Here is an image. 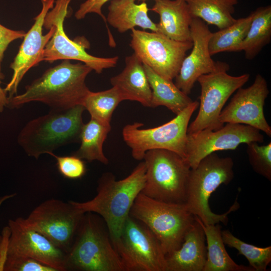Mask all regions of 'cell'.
Returning <instances> with one entry per match:
<instances>
[{
  "label": "cell",
  "instance_id": "obj_1",
  "mask_svg": "<svg viewBox=\"0 0 271 271\" xmlns=\"http://www.w3.org/2000/svg\"><path fill=\"white\" fill-rule=\"evenodd\" d=\"M92 70L83 63H72L69 60H63L26 86L23 93L9 98L8 106L20 108L33 101L42 102L52 110L82 105L90 91L85 79Z\"/></svg>",
  "mask_w": 271,
  "mask_h": 271
},
{
  "label": "cell",
  "instance_id": "obj_2",
  "mask_svg": "<svg viewBox=\"0 0 271 271\" xmlns=\"http://www.w3.org/2000/svg\"><path fill=\"white\" fill-rule=\"evenodd\" d=\"M145 173L144 161L122 180H116L112 173H105L98 180L97 194L93 199L83 202L70 201L84 213H95L102 217L113 244L119 237L136 198L144 187Z\"/></svg>",
  "mask_w": 271,
  "mask_h": 271
},
{
  "label": "cell",
  "instance_id": "obj_3",
  "mask_svg": "<svg viewBox=\"0 0 271 271\" xmlns=\"http://www.w3.org/2000/svg\"><path fill=\"white\" fill-rule=\"evenodd\" d=\"M85 110L78 105L65 110H52L28 122L20 131L19 145L28 156L38 159L62 146L79 141Z\"/></svg>",
  "mask_w": 271,
  "mask_h": 271
},
{
  "label": "cell",
  "instance_id": "obj_4",
  "mask_svg": "<svg viewBox=\"0 0 271 271\" xmlns=\"http://www.w3.org/2000/svg\"><path fill=\"white\" fill-rule=\"evenodd\" d=\"M234 163L230 157H220L216 152L203 158L194 168H191L186 188L185 205L189 211L204 225L222 222L227 224L228 215L236 210V201L225 213H213L209 205L211 195L221 184H228L234 178Z\"/></svg>",
  "mask_w": 271,
  "mask_h": 271
},
{
  "label": "cell",
  "instance_id": "obj_5",
  "mask_svg": "<svg viewBox=\"0 0 271 271\" xmlns=\"http://www.w3.org/2000/svg\"><path fill=\"white\" fill-rule=\"evenodd\" d=\"M66 270L124 271L108 231L99 218L85 213L74 241L66 253Z\"/></svg>",
  "mask_w": 271,
  "mask_h": 271
},
{
  "label": "cell",
  "instance_id": "obj_6",
  "mask_svg": "<svg viewBox=\"0 0 271 271\" xmlns=\"http://www.w3.org/2000/svg\"><path fill=\"white\" fill-rule=\"evenodd\" d=\"M129 215L145 225L159 241L167 255L178 249L195 220L185 204L158 201L140 193Z\"/></svg>",
  "mask_w": 271,
  "mask_h": 271
},
{
  "label": "cell",
  "instance_id": "obj_7",
  "mask_svg": "<svg viewBox=\"0 0 271 271\" xmlns=\"http://www.w3.org/2000/svg\"><path fill=\"white\" fill-rule=\"evenodd\" d=\"M143 160L146 181L141 193L158 201L185 204L191 169L186 160L174 152L163 149L147 151Z\"/></svg>",
  "mask_w": 271,
  "mask_h": 271
},
{
  "label": "cell",
  "instance_id": "obj_8",
  "mask_svg": "<svg viewBox=\"0 0 271 271\" xmlns=\"http://www.w3.org/2000/svg\"><path fill=\"white\" fill-rule=\"evenodd\" d=\"M199 106L198 101H193L175 118L157 127L142 128L143 123L138 122L125 125L122 137L131 149L132 157L141 161L147 151L163 149L174 152L185 159L189 122Z\"/></svg>",
  "mask_w": 271,
  "mask_h": 271
},
{
  "label": "cell",
  "instance_id": "obj_9",
  "mask_svg": "<svg viewBox=\"0 0 271 271\" xmlns=\"http://www.w3.org/2000/svg\"><path fill=\"white\" fill-rule=\"evenodd\" d=\"M229 65L217 61V66L213 72L202 75L197 81L201 87L198 113L188 127L187 133L208 129L216 130L224 124L219 120V115L230 96L242 87L249 79L247 73L231 76L227 73Z\"/></svg>",
  "mask_w": 271,
  "mask_h": 271
},
{
  "label": "cell",
  "instance_id": "obj_10",
  "mask_svg": "<svg viewBox=\"0 0 271 271\" xmlns=\"http://www.w3.org/2000/svg\"><path fill=\"white\" fill-rule=\"evenodd\" d=\"M113 245L124 271H166V255L159 241L145 225L130 215Z\"/></svg>",
  "mask_w": 271,
  "mask_h": 271
},
{
  "label": "cell",
  "instance_id": "obj_11",
  "mask_svg": "<svg viewBox=\"0 0 271 271\" xmlns=\"http://www.w3.org/2000/svg\"><path fill=\"white\" fill-rule=\"evenodd\" d=\"M71 1H55L54 7L45 17V28L49 30L52 26H54L55 30L44 49L42 61L52 63L59 60H77L84 63L98 74H100L105 69L114 67L118 60V56L102 58L92 56L85 50L89 46L86 40H72L66 34L63 24Z\"/></svg>",
  "mask_w": 271,
  "mask_h": 271
},
{
  "label": "cell",
  "instance_id": "obj_12",
  "mask_svg": "<svg viewBox=\"0 0 271 271\" xmlns=\"http://www.w3.org/2000/svg\"><path fill=\"white\" fill-rule=\"evenodd\" d=\"M85 213L70 201L51 199L35 207L24 223L42 234L67 253L75 239Z\"/></svg>",
  "mask_w": 271,
  "mask_h": 271
},
{
  "label": "cell",
  "instance_id": "obj_13",
  "mask_svg": "<svg viewBox=\"0 0 271 271\" xmlns=\"http://www.w3.org/2000/svg\"><path fill=\"white\" fill-rule=\"evenodd\" d=\"M130 46L143 64L161 76L173 80L178 75L192 41L180 42L157 32L131 29Z\"/></svg>",
  "mask_w": 271,
  "mask_h": 271
},
{
  "label": "cell",
  "instance_id": "obj_14",
  "mask_svg": "<svg viewBox=\"0 0 271 271\" xmlns=\"http://www.w3.org/2000/svg\"><path fill=\"white\" fill-rule=\"evenodd\" d=\"M260 130L249 125L226 123L216 130L204 129L187 133L185 160L194 168L207 155L222 150H233L241 144L263 143Z\"/></svg>",
  "mask_w": 271,
  "mask_h": 271
},
{
  "label": "cell",
  "instance_id": "obj_15",
  "mask_svg": "<svg viewBox=\"0 0 271 271\" xmlns=\"http://www.w3.org/2000/svg\"><path fill=\"white\" fill-rule=\"evenodd\" d=\"M229 104L222 109L219 120L223 123L247 125L271 137V127L264 114L263 106L269 91L265 78L256 75L253 84L247 88L240 87Z\"/></svg>",
  "mask_w": 271,
  "mask_h": 271
},
{
  "label": "cell",
  "instance_id": "obj_16",
  "mask_svg": "<svg viewBox=\"0 0 271 271\" xmlns=\"http://www.w3.org/2000/svg\"><path fill=\"white\" fill-rule=\"evenodd\" d=\"M7 255H22L42 262L56 271H66V253L45 236L27 226L22 217L8 222Z\"/></svg>",
  "mask_w": 271,
  "mask_h": 271
},
{
  "label": "cell",
  "instance_id": "obj_17",
  "mask_svg": "<svg viewBox=\"0 0 271 271\" xmlns=\"http://www.w3.org/2000/svg\"><path fill=\"white\" fill-rule=\"evenodd\" d=\"M41 2L42 9L34 19V23L31 29L25 34L19 51L10 66L13 73L10 81L4 89L9 93V98L16 95L19 84L29 69L42 62L44 49L55 30V27L52 26L47 34H43L45 17L54 7L55 0Z\"/></svg>",
  "mask_w": 271,
  "mask_h": 271
},
{
  "label": "cell",
  "instance_id": "obj_18",
  "mask_svg": "<svg viewBox=\"0 0 271 271\" xmlns=\"http://www.w3.org/2000/svg\"><path fill=\"white\" fill-rule=\"evenodd\" d=\"M190 31L192 50L184 58L175 83L187 95L191 93L200 76L213 72L217 66V61L212 59L209 52L208 43L212 33L206 23L193 18Z\"/></svg>",
  "mask_w": 271,
  "mask_h": 271
},
{
  "label": "cell",
  "instance_id": "obj_19",
  "mask_svg": "<svg viewBox=\"0 0 271 271\" xmlns=\"http://www.w3.org/2000/svg\"><path fill=\"white\" fill-rule=\"evenodd\" d=\"M205 241L199 218L195 216L181 246L166 255V271H203L207 256Z\"/></svg>",
  "mask_w": 271,
  "mask_h": 271
},
{
  "label": "cell",
  "instance_id": "obj_20",
  "mask_svg": "<svg viewBox=\"0 0 271 271\" xmlns=\"http://www.w3.org/2000/svg\"><path fill=\"white\" fill-rule=\"evenodd\" d=\"M149 10L157 13L160 21L157 24V33L172 40L192 41L190 26L193 19L184 0H155Z\"/></svg>",
  "mask_w": 271,
  "mask_h": 271
},
{
  "label": "cell",
  "instance_id": "obj_21",
  "mask_svg": "<svg viewBox=\"0 0 271 271\" xmlns=\"http://www.w3.org/2000/svg\"><path fill=\"white\" fill-rule=\"evenodd\" d=\"M122 71L110 78L112 86L118 90L123 100L136 101L150 107L152 90L143 63L134 54L125 58Z\"/></svg>",
  "mask_w": 271,
  "mask_h": 271
},
{
  "label": "cell",
  "instance_id": "obj_22",
  "mask_svg": "<svg viewBox=\"0 0 271 271\" xmlns=\"http://www.w3.org/2000/svg\"><path fill=\"white\" fill-rule=\"evenodd\" d=\"M134 1L111 0L108 8L107 22L121 33L136 27L157 32V24L149 18L147 4L137 5Z\"/></svg>",
  "mask_w": 271,
  "mask_h": 271
},
{
  "label": "cell",
  "instance_id": "obj_23",
  "mask_svg": "<svg viewBox=\"0 0 271 271\" xmlns=\"http://www.w3.org/2000/svg\"><path fill=\"white\" fill-rule=\"evenodd\" d=\"M143 66L152 90L150 107L164 106L178 115L193 102L172 80L161 76L145 64Z\"/></svg>",
  "mask_w": 271,
  "mask_h": 271
},
{
  "label": "cell",
  "instance_id": "obj_24",
  "mask_svg": "<svg viewBox=\"0 0 271 271\" xmlns=\"http://www.w3.org/2000/svg\"><path fill=\"white\" fill-rule=\"evenodd\" d=\"M199 220L207 242V256L203 271H254L250 266L237 264L230 257L225 248L219 223L204 225Z\"/></svg>",
  "mask_w": 271,
  "mask_h": 271
},
{
  "label": "cell",
  "instance_id": "obj_25",
  "mask_svg": "<svg viewBox=\"0 0 271 271\" xmlns=\"http://www.w3.org/2000/svg\"><path fill=\"white\" fill-rule=\"evenodd\" d=\"M251 14L250 27L238 49L248 60L254 59L271 40V6L259 7Z\"/></svg>",
  "mask_w": 271,
  "mask_h": 271
},
{
  "label": "cell",
  "instance_id": "obj_26",
  "mask_svg": "<svg viewBox=\"0 0 271 271\" xmlns=\"http://www.w3.org/2000/svg\"><path fill=\"white\" fill-rule=\"evenodd\" d=\"M193 18L200 19L219 30L234 23L232 16L237 0H184Z\"/></svg>",
  "mask_w": 271,
  "mask_h": 271
},
{
  "label": "cell",
  "instance_id": "obj_27",
  "mask_svg": "<svg viewBox=\"0 0 271 271\" xmlns=\"http://www.w3.org/2000/svg\"><path fill=\"white\" fill-rule=\"evenodd\" d=\"M111 129V125H104L91 118L82 126L79 138L80 146L73 155L89 162L97 161L108 164V160L103 153V146Z\"/></svg>",
  "mask_w": 271,
  "mask_h": 271
},
{
  "label": "cell",
  "instance_id": "obj_28",
  "mask_svg": "<svg viewBox=\"0 0 271 271\" xmlns=\"http://www.w3.org/2000/svg\"><path fill=\"white\" fill-rule=\"evenodd\" d=\"M252 20V15L236 19L232 25L212 33L208 43L212 56L223 52H238L239 47L245 38Z\"/></svg>",
  "mask_w": 271,
  "mask_h": 271
},
{
  "label": "cell",
  "instance_id": "obj_29",
  "mask_svg": "<svg viewBox=\"0 0 271 271\" xmlns=\"http://www.w3.org/2000/svg\"><path fill=\"white\" fill-rule=\"evenodd\" d=\"M122 97L115 87L99 92L90 91L82 105L89 113L91 118L106 125H110L112 114Z\"/></svg>",
  "mask_w": 271,
  "mask_h": 271
},
{
  "label": "cell",
  "instance_id": "obj_30",
  "mask_svg": "<svg viewBox=\"0 0 271 271\" xmlns=\"http://www.w3.org/2000/svg\"><path fill=\"white\" fill-rule=\"evenodd\" d=\"M223 242L238 251L248 260L254 271H265L271 261V246L259 247L247 243L235 237L230 231L221 232Z\"/></svg>",
  "mask_w": 271,
  "mask_h": 271
},
{
  "label": "cell",
  "instance_id": "obj_31",
  "mask_svg": "<svg viewBox=\"0 0 271 271\" xmlns=\"http://www.w3.org/2000/svg\"><path fill=\"white\" fill-rule=\"evenodd\" d=\"M248 161L257 174L271 181V143L259 146L257 142L246 144Z\"/></svg>",
  "mask_w": 271,
  "mask_h": 271
},
{
  "label": "cell",
  "instance_id": "obj_32",
  "mask_svg": "<svg viewBox=\"0 0 271 271\" xmlns=\"http://www.w3.org/2000/svg\"><path fill=\"white\" fill-rule=\"evenodd\" d=\"M5 271H56L33 258L17 255H7L3 266Z\"/></svg>",
  "mask_w": 271,
  "mask_h": 271
},
{
  "label": "cell",
  "instance_id": "obj_33",
  "mask_svg": "<svg viewBox=\"0 0 271 271\" xmlns=\"http://www.w3.org/2000/svg\"><path fill=\"white\" fill-rule=\"evenodd\" d=\"M49 155L56 159L58 170L64 177L76 179L84 175L86 169L82 159L74 155L58 156L53 153H51Z\"/></svg>",
  "mask_w": 271,
  "mask_h": 271
},
{
  "label": "cell",
  "instance_id": "obj_34",
  "mask_svg": "<svg viewBox=\"0 0 271 271\" xmlns=\"http://www.w3.org/2000/svg\"><path fill=\"white\" fill-rule=\"evenodd\" d=\"M26 32L23 30H14L9 29L0 24V78L4 79L2 71V63L4 53L9 45L14 41L22 39Z\"/></svg>",
  "mask_w": 271,
  "mask_h": 271
},
{
  "label": "cell",
  "instance_id": "obj_35",
  "mask_svg": "<svg viewBox=\"0 0 271 271\" xmlns=\"http://www.w3.org/2000/svg\"><path fill=\"white\" fill-rule=\"evenodd\" d=\"M108 1L109 0H86L80 5L74 16L77 20H81L88 14L96 13L101 16L106 23V19L102 14L101 9Z\"/></svg>",
  "mask_w": 271,
  "mask_h": 271
},
{
  "label": "cell",
  "instance_id": "obj_36",
  "mask_svg": "<svg viewBox=\"0 0 271 271\" xmlns=\"http://www.w3.org/2000/svg\"><path fill=\"white\" fill-rule=\"evenodd\" d=\"M1 79L0 78V112H2L5 107L8 106L9 104V97L7 93L1 87Z\"/></svg>",
  "mask_w": 271,
  "mask_h": 271
},
{
  "label": "cell",
  "instance_id": "obj_37",
  "mask_svg": "<svg viewBox=\"0 0 271 271\" xmlns=\"http://www.w3.org/2000/svg\"><path fill=\"white\" fill-rule=\"evenodd\" d=\"M16 195V193H13V194H11L9 195H6L4 196H1L0 197V210H1V206L4 202H5L7 200L11 198L15 197ZM2 240H3V236L0 235V246H1Z\"/></svg>",
  "mask_w": 271,
  "mask_h": 271
},
{
  "label": "cell",
  "instance_id": "obj_38",
  "mask_svg": "<svg viewBox=\"0 0 271 271\" xmlns=\"http://www.w3.org/2000/svg\"><path fill=\"white\" fill-rule=\"evenodd\" d=\"M134 1H136V0H134ZM138 1H145V0H138Z\"/></svg>",
  "mask_w": 271,
  "mask_h": 271
}]
</instances>
